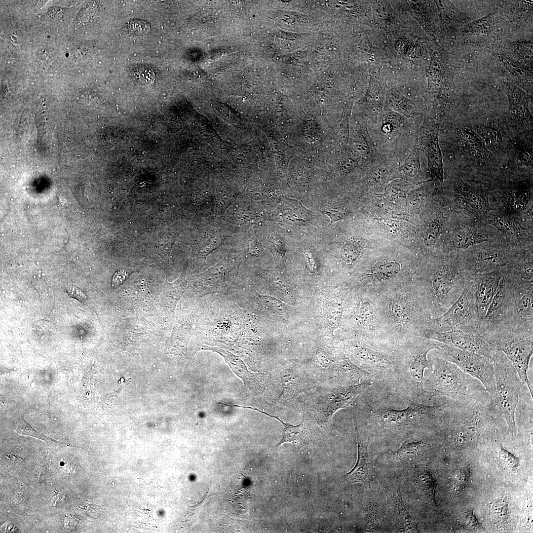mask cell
Here are the masks:
<instances>
[{
	"label": "cell",
	"instance_id": "cell-16",
	"mask_svg": "<svg viewBox=\"0 0 533 533\" xmlns=\"http://www.w3.org/2000/svg\"><path fill=\"white\" fill-rule=\"evenodd\" d=\"M422 337L491 358L495 349L474 329L455 328L444 332L427 330Z\"/></svg>",
	"mask_w": 533,
	"mask_h": 533
},
{
	"label": "cell",
	"instance_id": "cell-34",
	"mask_svg": "<svg viewBox=\"0 0 533 533\" xmlns=\"http://www.w3.org/2000/svg\"><path fill=\"white\" fill-rule=\"evenodd\" d=\"M479 240L471 230H462L456 234L453 244L457 248H465Z\"/></svg>",
	"mask_w": 533,
	"mask_h": 533
},
{
	"label": "cell",
	"instance_id": "cell-15",
	"mask_svg": "<svg viewBox=\"0 0 533 533\" xmlns=\"http://www.w3.org/2000/svg\"><path fill=\"white\" fill-rule=\"evenodd\" d=\"M300 404L303 411V416L301 422L298 425L285 422L278 417L270 415L257 408L238 405H229L228 406L256 411L276 419L282 423L284 427L282 438L276 446L278 447L284 443H290L293 444L294 448L301 450L309 446L319 430V425L317 424L311 412L303 404L300 402Z\"/></svg>",
	"mask_w": 533,
	"mask_h": 533
},
{
	"label": "cell",
	"instance_id": "cell-37",
	"mask_svg": "<svg viewBox=\"0 0 533 533\" xmlns=\"http://www.w3.org/2000/svg\"><path fill=\"white\" fill-rule=\"evenodd\" d=\"M403 121V118L399 114L396 112H390L385 117L382 130L385 133H391L400 127Z\"/></svg>",
	"mask_w": 533,
	"mask_h": 533
},
{
	"label": "cell",
	"instance_id": "cell-12",
	"mask_svg": "<svg viewBox=\"0 0 533 533\" xmlns=\"http://www.w3.org/2000/svg\"><path fill=\"white\" fill-rule=\"evenodd\" d=\"M479 321L469 280L460 296L450 308L441 316L430 319L427 330L444 332L457 328L476 331Z\"/></svg>",
	"mask_w": 533,
	"mask_h": 533
},
{
	"label": "cell",
	"instance_id": "cell-22",
	"mask_svg": "<svg viewBox=\"0 0 533 533\" xmlns=\"http://www.w3.org/2000/svg\"><path fill=\"white\" fill-rule=\"evenodd\" d=\"M509 259V255L504 251L486 249L474 253L467 263L471 275L477 276L498 270L508 262Z\"/></svg>",
	"mask_w": 533,
	"mask_h": 533
},
{
	"label": "cell",
	"instance_id": "cell-17",
	"mask_svg": "<svg viewBox=\"0 0 533 533\" xmlns=\"http://www.w3.org/2000/svg\"><path fill=\"white\" fill-rule=\"evenodd\" d=\"M439 128V125L434 121L425 123L417 136L415 149L422 151L426 155L432 178L442 181L443 165L438 141Z\"/></svg>",
	"mask_w": 533,
	"mask_h": 533
},
{
	"label": "cell",
	"instance_id": "cell-44",
	"mask_svg": "<svg viewBox=\"0 0 533 533\" xmlns=\"http://www.w3.org/2000/svg\"><path fill=\"white\" fill-rule=\"evenodd\" d=\"M126 274L124 271H118L114 275L112 281V285L116 287L120 285L126 278Z\"/></svg>",
	"mask_w": 533,
	"mask_h": 533
},
{
	"label": "cell",
	"instance_id": "cell-18",
	"mask_svg": "<svg viewBox=\"0 0 533 533\" xmlns=\"http://www.w3.org/2000/svg\"><path fill=\"white\" fill-rule=\"evenodd\" d=\"M356 300L351 318L361 336L376 342L387 343L380 330L374 297L361 292Z\"/></svg>",
	"mask_w": 533,
	"mask_h": 533
},
{
	"label": "cell",
	"instance_id": "cell-45",
	"mask_svg": "<svg viewBox=\"0 0 533 533\" xmlns=\"http://www.w3.org/2000/svg\"><path fill=\"white\" fill-rule=\"evenodd\" d=\"M1 527V530L5 532H15L16 531V528L11 523L5 524Z\"/></svg>",
	"mask_w": 533,
	"mask_h": 533
},
{
	"label": "cell",
	"instance_id": "cell-10",
	"mask_svg": "<svg viewBox=\"0 0 533 533\" xmlns=\"http://www.w3.org/2000/svg\"><path fill=\"white\" fill-rule=\"evenodd\" d=\"M404 264L392 257L379 258L371 262L359 278L361 293L375 297L412 281Z\"/></svg>",
	"mask_w": 533,
	"mask_h": 533
},
{
	"label": "cell",
	"instance_id": "cell-4",
	"mask_svg": "<svg viewBox=\"0 0 533 533\" xmlns=\"http://www.w3.org/2000/svg\"><path fill=\"white\" fill-rule=\"evenodd\" d=\"M528 282H530L503 273L486 313L476 329L489 343L514 333V306L519 292Z\"/></svg>",
	"mask_w": 533,
	"mask_h": 533
},
{
	"label": "cell",
	"instance_id": "cell-31",
	"mask_svg": "<svg viewBox=\"0 0 533 533\" xmlns=\"http://www.w3.org/2000/svg\"><path fill=\"white\" fill-rule=\"evenodd\" d=\"M254 296L255 302L268 312L279 314L283 311L284 308L283 304L278 300L269 296L260 295L256 291H255Z\"/></svg>",
	"mask_w": 533,
	"mask_h": 533
},
{
	"label": "cell",
	"instance_id": "cell-13",
	"mask_svg": "<svg viewBox=\"0 0 533 533\" xmlns=\"http://www.w3.org/2000/svg\"><path fill=\"white\" fill-rule=\"evenodd\" d=\"M490 345L505 354L533 395V384L529 379L528 370L533 354V336L513 334L497 340Z\"/></svg>",
	"mask_w": 533,
	"mask_h": 533
},
{
	"label": "cell",
	"instance_id": "cell-32",
	"mask_svg": "<svg viewBox=\"0 0 533 533\" xmlns=\"http://www.w3.org/2000/svg\"><path fill=\"white\" fill-rule=\"evenodd\" d=\"M404 174L409 177H416L421 171L418 150L414 149L400 167Z\"/></svg>",
	"mask_w": 533,
	"mask_h": 533
},
{
	"label": "cell",
	"instance_id": "cell-42",
	"mask_svg": "<svg viewBox=\"0 0 533 533\" xmlns=\"http://www.w3.org/2000/svg\"><path fill=\"white\" fill-rule=\"evenodd\" d=\"M518 159L523 165H532L533 164L532 151L527 149L522 151L519 154Z\"/></svg>",
	"mask_w": 533,
	"mask_h": 533
},
{
	"label": "cell",
	"instance_id": "cell-40",
	"mask_svg": "<svg viewBox=\"0 0 533 533\" xmlns=\"http://www.w3.org/2000/svg\"><path fill=\"white\" fill-rule=\"evenodd\" d=\"M495 443V446L497 449L500 458L504 463L510 468H515L517 467L519 464L518 458L505 450L500 442H496Z\"/></svg>",
	"mask_w": 533,
	"mask_h": 533
},
{
	"label": "cell",
	"instance_id": "cell-1",
	"mask_svg": "<svg viewBox=\"0 0 533 533\" xmlns=\"http://www.w3.org/2000/svg\"><path fill=\"white\" fill-rule=\"evenodd\" d=\"M385 342L395 346L421 336L431 318L423 309L411 282L374 297Z\"/></svg>",
	"mask_w": 533,
	"mask_h": 533
},
{
	"label": "cell",
	"instance_id": "cell-19",
	"mask_svg": "<svg viewBox=\"0 0 533 533\" xmlns=\"http://www.w3.org/2000/svg\"><path fill=\"white\" fill-rule=\"evenodd\" d=\"M533 282L525 285L519 292L513 310L514 333L523 336H533Z\"/></svg>",
	"mask_w": 533,
	"mask_h": 533
},
{
	"label": "cell",
	"instance_id": "cell-11",
	"mask_svg": "<svg viewBox=\"0 0 533 533\" xmlns=\"http://www.w3.org/2000/svg\"><path fill=\"white\" fill-rule=\"evenodd\" d=\"M436 350L441 357L455 364L464 373L479 381L490 394L493 403L495 382L493 362L490 357L441 343L439 349Z\"/></svg>",
	"mask_w": 533,
	"mask_h": 533
},
{
	"label": "cell",
	"instance_id": "cell-25",
	"mask_svg": "<svg viewBox=\"0 0 533 533\" xmlns=\"http://www.w3.org/2000/svg\"><path fill=\"white\" fill-rule=\"evenodd\" d=\"M457 134L460 144L470 154L476 158L485 157L486 146L477 134L465 128L459 129Z\"/></svg>",
	"mask_w": 533,
	"mask_h": 533
},
{
	"label": "cell",
	"instance_id": "cell-33",
	"mask_svg": "<svg viewBox=\"0 0 533 533\" xmlns=\"http://www.w3.org/2000/svg\"><path fill=\"white\" fill-rule=\"evenodd\" d=\"M132 75L134 80L144 85L152 83L155 78L152 69L144 65H138L134 67L132 70Z\"/></svg>",
	"mask_w": 533,
	"mask_h": 533
},
{
	"label": "cell",
	"instance_id": "cell-28",
	"mask_svg": "<svg viewBox=\"0 0 533 533\" xmlns=\"http://www.w3.org/2000/svg\"><path fill=\"white\" fill-rule=\"evenodd\" d=\"M363 248V243L360 240H350L342 247L341 258L347 265H352L359 259Z\"/></svg>",
	"mask_w": 533,
	"mask_h": 533
},
{
	"label": "cell",
	"instance_id": "cell-20",
	"mask_svg": "<svg viewBox=\"0 0 533 533\" xmlns=\"http://www.w3.org/2000/svg\"><path fill=\"white\" fill-rule=\"evenodd\" d=\"M502 274L495 270L477 275L469 280L479 318V323L486 313Z\"/></svg>",
	"mask_w": 533,
	"mask_h": 533
},
{
	"label": "cell",
	"instance_id": "cell-36",
	"mask_svg": "<svg viewBox=\"0 0 533 533\" xmlns=\"http://www.w3.org/2000/svg\"><path fill=\"white\" fill-rule=\"evenodd\" d=\"M491 514L495 523H504L508 518V505L503 499L495 502L492 508Z\"/></svg>",
	"mask_w": 533,
	"mask_h": 533
},
{
	"label": "cell",
	"instance_id": "cell-2",
	"mask_svg": "<svg viewBox=\"0 0 533 533\" xmlns=\"http://www.w3.org/2000/svg\"><path fill=\"white\" fill-rule=\"evenodd\" d=\"M457 263L442 261L425 275L412 280L413 288L423 309L432 318L445 313L457 300L471 279Z\"/></svg>",
	"mask_w": 533,
	"mask_h": 533
},
{
	"label": "cell",
	"instance_id": "cell-8",
	"mask_svg": "<svg viewBox=\"0 0 533 533\" xmlns=\"http://www.w3.org/2000/svg\"><path fill=\"white\" fill-rule=\"evenodd\" d=\"M372 382L333 387L320 385L307 393V402L299 400V402L311 412L319 426H326L336 412L351 405L358 395L371 386Z\"/></svg>",
	"mask_w": 533,
	"mask_h": 533
},
{
	"label": "cell",
	"instance_id": "cell-21",
	"mask_svg": "<svg viewBox=\"0 0 533 533\" xmlns=\"http://www.w3.org/2000/svg\"><path fill=\"white\" fill-rule=\"evenodd\" d=\"M356 433L358 456L353 468L344 475V480L351 483H362L370 488L374 471L368 451V439L364 441L360 436L355 419L353 417Z\"/></svg>",
	"mask_w": 533,
	"mask_h": 533
},
{
	"label": "cell",
	"instance_id": "cell-26",
	"mask_svg": "<svg viewBox=\"0 0 533 533\" xmlns=\"http://www.w3.org/2000/svg\"><path fill=\"white\" fill-rule=\"evenodd\" d=\"M202 349L212 351L221 355L229 366L232 371L241 378L245 383L247 381V380L254 377L257 374L249 372L245 363L240 358L228 350L218 347L206 345H204L202 346Z\"/></svg>",
	"mask_w": 533,
	"mask_h": 533
},
{
	"label": "cell",
	"instance_id": "cell-14",
	"mask_svg": "<svg viewBox=\"0 0 533 533\" xmlns=\"http://www.w3.org/2000/svg\"><path fill=\"white\" fill-rule=\"evenodd\" d=\"M279 374L282 390L278 397L269 404L279 409L288 408L300 394H307L320 385L305 368L297 364L283 367Z\"/></svg>",
	"mask_w": 533,
	"mask_h": 533
},
{
	"label": "cell",
	"instance_id": "cell-38",
	"mask_svg": "<svg viewBox=\"0 0 533 533\" xmlns=\"http://www.w3.org/2000/svg\"><path fill=\"white\" fill-rule=\"evenodd\" d=\"M441 224L438 221L432 222L428 226L424 237V242L427 247H431L436 243L441 232Z\"/></svg>",
	"mask_w": 533,
	"mask_h": 533
},
{
	"label": "cell",
	"instance_id": "cell-3",
	"mask_svg": "<svg viewBox=\"0 0 533 533\" xmlns=\"http://www.w3.org/2000/svg\"><path fill=\"white\" fill-rule=\"evenodd\" d=\"M433 369L423 383L430 397H445L459 403L470 401L484 390L479 381L467 375L457 365L441 357L437 352L429 357Z\"/></svg>",
	"mask_w": 533,
	"mask_h": 533
},
{
	"label": "cell",
	"instance_id": "cell-5",
	"mask_svg": "<svg viewBox=\"0 0 533 533\" xmlns=\"http://www.w3.org/2000/svg\"><path fill=\"white\" fill-rule=\"evenodd\" d=\"M440 343L419 336L394 346L397 372L402 373L405 384L415 401L422 402L432 398L423 389L425 369L432 371L433 362L428 353L439 349Z\"/></svg>",
	"mask_w": 533,
	"mask_h": 533
},
{
	"label": "cell",
	"instance_id": "cell-29",
	"mask_svg": "<svg viewBox=\"0 0 533 533\" xmlns=\"http://www.w3.org/2000/svg\"><path fill=\"white\" fill-rule=\"evenodd\" d=\"M477 130V135L485 146L487 145L492 150H496L500 148L502 136L495 128L490 125H484L479 126Z\"/></svg>",
	"mask_w": 533,
	"mask_h": 533
},
{
	"label": "cell",
	"instance_id": "cell-7",
	"mask_svg": "<svg viewBox=\"0 0 533 533\" xmlns=\"http://www.w3.org/2000/svg\"><path fill=\"white\" fill-rule=\"evenodd\" d=\"M491 359L495 382V395L493 403L506 423L508 434L515 438L517 435L516 409L523 382L503 352L495 349Z\"/></svg>",
	"mask_w": 533,
	"mask_h": 533
},
{
	"label": "cell",
	"instance_id": "cell-35",
	"mask_svg": "<svg viewBox=\"0 0 533 533\" xmlns=\"http://www.w3.org/2000/svg\"><path fill=\"white\" fill-rule=\"evenodd\" d=\"M389 178V173L386 169L378 168L371 172L369 183L372 189H377L387 183Z\"/></svg>",
	"mask_w": 533,
	"mask_h": 533
},
{
	"label": "cell",
	"instance_id": "cell-39",
	"mask_svg": "<svg viewBox=\"0 0 533 533\" xmlns=\"http://www.w3.org/2000/svg\"><path fill=\"white\" fill-rule=\"evenodd\" d=\"M321 212L326 214L330 218L331 221L329 225L335 222L345 219L349 214V209L344 205L328 208Z\"/></svg>",
	"mask_w": 533,
	"mask_h": 533
},
{
	"label": "cell",
	"instance_id": "cell-6",
	"mask_svg": "<svg viewBox=\"0 0 533 533\" xmlns=\"http://www.w3.org/2000/svg\"><path fill=\"white\" fill-rule=\"evenodd\" d=\"M434 398L426 402L413 401L402 410L378 407L368 409V413L384 428L404 430L445 419L453 400L445 397L441 400Z\"/></svg>",
	"mask_w": 533,
	"mask_h": 533
},
{
	"label": "cell",
	"instance_id": "cell-43",
	"mask_svg": "<svg viewBox=\"0 0 533 533\" xmlns=\"http://www.w3.org/2000/svg\"><path fill=\"white\" fill-rule=\"evenodd\" d=\"M67 293L70 296L77 299L80 302H84L86 300L84 294L77 287L73 286L69 288Z\"/></svg>",
	"mask_w": 533,
	"mask_h": 533
},
{
	"label": "cell",
	"instance_id": "cell-27",
	"mask_svg": "<svg viewBox=\"0 0 533 533\" xmlns=\"http://www.w3.org/2000/svg\"><path fill=\"white\" fill-rule=\"evenodd\" d=\"M414 483L417 489L428 495L435 501L436 482L432 474L427 470L419 471L414 477Z\"/></svg>",
	"mask_w": 533,
	"mask_h": 533
},
{
	"label": "cell",
	"instance_id": "cell-24",
	"mask_svg": "<svg viewBox=\"0 0 533 533\" xmlns=\"http://www.w3.org/2000/svg\"><path fill=\"white\" fill-rule=\"evenodd\" d=\"M387 496L389 507L396 519V522L400 526L404 527V530L414 532L418 531L403 503L399 485L392 492L388 493Z\"/></svg>",
	"mask_w": 533,
	"mask_h": 533
},
{
	"label": "cell",
	"instance_id": "cell-23",
	"mask_svg": "<svg viewBox=\"0 0 533 533\" xmlns=\"http://www.w3.org/2000/svg\"><path fill=\"white\" fill-rule=\"evenodd\" d=\"M508 116L513 125L519 128L532 124V117L528 106L527 96L517 88L508 89Z\"/></svg>",
	"mask_w": 533,
	"mask_h": 533
},
{
	"label": "cell",
	"instance_id": "cell-30",
	"mask_svg": "<svg viewBox=\"0 0 533 533\" xmlns=\"http://www.w3.org/2000/svg\"><path fill=\"white\" fill-rule=\"evenodd\" d=\"M15 432L19 434L32 436L46 442L47 443L55 444L57 445H64L66 444L58 441H56L36 430L32 426L27 422L22 417L20 418L16 424Z\"/></svg>",
	"mask_w": 533,
	"mask_h": 533
},
{
	"label": "cell",
	"instance_id": "cell-9",
	"mask_svg": "<svg viewBox=\"0 0 533 533\" xmlns=\"http://www.w3.org/2000/svg\"><path fill=\"white\" fill-rule=\"evenodd\" d=\"M394 346L362 336L359 339L346 341L344 344L349 359L373 376L397 373Z\"/></svg>",
	"mask_w": 533,
	"mask_h": 533
},
{
	"label": "cell",
	"instance_id": "cell-41",
	"mask_svg": "<svg viewBox=\"0 0 533 533\" xmlns=\"http://www.w3.org/2000/svg\"><path fill=\"white\" fill-rule=\"evenodd\" d=\"M128 28L130 34L141 36L148 33L150 26L146 21L135 19L129 22Z\"/></svg>",
	"mask_w": 533,
	"mask_h": 533
}]
</instances>
